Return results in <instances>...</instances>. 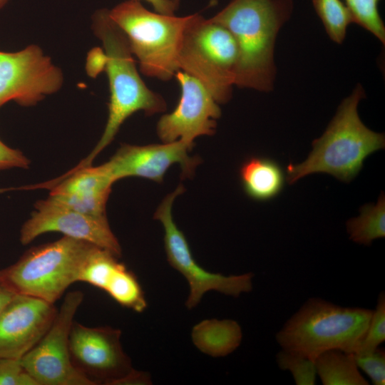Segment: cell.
Here are the masks:
<instances>
[{"mask_svg": "<svg viewBox=\"0 0 385 385\" xmlns=\"http://www.w3.org/2000/svg\"><path fill=\"white\" fill-rule=\"evenodd\" d=\"M385 341V292L381 291L377 298L376 305L366 334L354 352L373 350Z\"/></svg>", "mask_w": 385, "mask_h": 385, "instance_id": "obj_26", "label": "cell"}, {"mask_svg": "<svg viewBox=\"0 0 385 385\" xmlns=\"http://www.w3.org/2000/svg\"><path fill=\"white\" fill-rule=\"evenodd\" d=\"M16 294L0 277V312Z\"/></svg>", "mask_w": 385, "mask_h": 385, "instance_id": "obj_31", "label": "cell"}, {"mask_svg": "<svg viewBox=\"0 0 385 385\" xmlns=\"http://www.w3.org/2000/svg\"><path fill=\"white\" fill-rule=\"evenodd\" d=\"M9 0H0V9L3 8Z\"/></svg>", "mask_w": 385, "mask_h": 385, "instance_id": "obj_32", "label": "cell"}, {"mask_svg": "<svg viewBox=\"0 0 385 385\" xmlns=\"http://www.w3.org/2000/svg\"><path fill=\"white\" fill-rule=\"evenodd\" d=\"M174 77L180 87V97L175 110L158 121L159 138L163 143L178 140L193 143L197 137L213 135L216 120L221 115L219 103L192 76L179 70Z\"/></svg>", "mask_w": 385, "mask_h": 385, "instance_id": "obj_14", "label": "cell"}, {"mask_svg": "<svg viewBox=\"0 0 385 385\" xmlns=\"http://www.w3.org/2000/svg\"><path fill=\"white\" fill-rule=\"evenodd\" d=\"M176 7L178 9L180 0H172Z\"/></svg>", "mask_w": 385, "mask_h": 385, "instance_id": "obj_33", "label": "cell"}, {"mask_svg": "<svg viewBox=\"0 0 385 385\" xmlns=\"http://www.w3.org/2000/svg\"><path fill=\"white\" fill-rule=\"evenodd\" d=\"M105 292L121 306L136 312H143L147 307L144 292L138 279L125 265L117 272Z\"/></svg>", "mask_w": 385, "mask_h": 385, "instance_id": "obj_22", "label": "cell"}, {"mask_svg": "<svg viewBox=\"0 0 385 385\" xmlns=\"http://www.w3.org/2000/svg\"><path fill=\"white\" fill-rule=\"evenodd\" d=\"M114 182L101 165L71 169L49 181L16 188L48 189L49 197L79 212L106 217V204Z\"/></svg>", "mask_w": 385, "mask_h": 385, "instance_id": "obj_16", "label": "cell"}, {"mask_svg": "<svg viewBox=\"0 0 385 385\" xmlns=\"http://www.w3.org/2000/svg\"><path fill=\"white\" fill-rule=\"evenodd\" d=\"M145 1L149 3L157 13L175 15V11L178 9L172 0H136Z\"/></svg>", "mask_w": 385, "mask_h": 385, "instance_id": "obj_30", "label": "cell"}, {"mask_svg": "<svg viewBox=\"0 0 385 385\" xmlns=\"http://www.w3.org/2000/svg\"><path fill=\"white\" fill-rule=\"evenodd\" d=\"M98 247L88 242L63 236L27 250L0 277L16 294L54 304L73 283L89 255Z\"/></svg>", "mask_w": 385, "mask_h": 385, "instance_id": "obj_5", "label": "cell"}, {"mask_svg": "<svg viewBox=\"0 0 385 385\" xmlns=\"http://www.w3.org/2000/svg\"><path fill=\"white\" fill-rule=\"evenodd\" d=\"M317 375L324 385H369L361 374L354 355L341 349H330L314 359Z\"/></svg>", "mask_w": 385, "mask_h": 385, "instance_id": "obj_19", "label": "cell"}, {"mask_svg": "<svg viewBox=\"0 0 385 385\" xmlns=\"http://www.w3.org/2000/svg\"><path fill=\"white\" fill-rule=\"evenodd\" d=\"M57 312L54 304L16 294L0 312V358L21 359L44 336Z\"/></svg>", "mask_w": 385, "mask_h": 385, "instance_id": "obj_15", "label": "cell"}, {"mask_svg": "<svg viewBox=\"0 0 385 385\" xmlns=\"http://www.w3.org/2000/svg\"><path fill=\"white\" fill-rule=\"evenodd\" d=\"M193 145L194 143L183 140L147 145L123 143L100 165L114 183L127 177L161 183L167 170L175 164L180 165L183 178H190L200 162L199 158L188 154Z\"/></svg>", "mask_w": 385, "mask_h": 385, "instance_id": "obj_13", "label": "cell"}, {"mask_svg": "<svg viewBox=\"0 0 385 385\" xmlns=\"http://www.w3.org/2000/svg\"><path fill=\"white\" fill-rule=\"evenodd\" d=\"M92 29L105 49L103 71L110 88L108 116L100 140L88 155L73 168L74 170L91 165L113 140L121 125L135 112L143 111L151 115L167 109L164 98L148 88L140 78L128 38L110 17L109 9H98L93 14Z\"/></svg>", "mask_w": 385, "mask_h": 385, "instance_id": "obj_2", "label": "cell"}, {"mask_svg": "<svg viewBox=\"0 0 385 385\" xmlns=\"http://www.w3.org/2000/svg\"><path fill=\"white\" fill-rule=\"evenodd\" d=\"M30 160L21 151L6 145L0 139V170L11 168H29Z\"/></svg>", "mask_w": 385, "mask_h": 385, "instance_id": "obj_29", "label": "cell"}, {"mask_svg": "<svg viewBox=\"0 0 385 385\" xmlns=\"http://www.w3.org/2000/svg\"><path fill=\"white\" fill-rule=\"evenodd\" d=\"M372 312L312 297L286 321L275 339L281 349L314 361L330 349L352 353L366 334Z\"/></svg>", "mask_w": 385, "mask_h": 385, "instance_id": "obj_4", "label": "cell"}, {"mask_svg": "<svg viewBox=\"0 0 385 385\" xmlns=\"http://www.w3.org/2000/svg\"><path fill=\"white\" fill-rule=\"evenodd\" d=\"M83 297L79 290L67 293L48 330L21 359L38 385H94L75 369L69 354L73 318Z\"/></svg>", "mask_w": 385, "mask_h": 385, "instance_id": "obj_9", "label": "cell"}, {"mask_svg": "<svg viewBox=\"0 0 385 385\" xmlns=\"http://www.w3.org/2000/svg\"><path fill=\"white\" fill-rule=\"evenodd\" d=\"M349 239L353 242L371 245L374 240L385 237V198L382 193L376 204L361 207L359 216L346 222Z\"/></svg>", "mask_w": 385, "mask_h": 385, "instance_id": "obj_20", "label": "cell"}, {"mask_svg": "<svg viewBox=\"0 0 385 385\" xmlns=\"http://www.w3.org/2000/svg\"><path fill=\"white\" fill-rule=\"evenodd\" d=\"M380 0H344L350 10L354 23L372 34L385 44V26L379 11Z\"/></svg>", "mask_w": 385, "mask_h": 385, "instance_id": "obj_24", "label": "cell"}, {"mask_svg": "<svg viewBox=\"0 0 385 385\" xmlns=\"http://www.w3.org/2000/svg\"><path fill=\"white\" fill-rule=\"evenodd\" d=\"M109 15L125 34L143 74L165 81L175 76L180 70L178 52L190 15L152 12L136 0L117 4Z\"/></svg>", "mask_w": 385, "mask_h": 385, "instance_id": "obj_6", "label": "cell"}, {"mask_svg": "<svg viewBox=\"0 0 385 385\" xmlns=\"http://www.w3.org/2000/svg\"><path fill=\"white\" fill-rule=\"evenodd\" d=\"M34 207L20 230L19 240L22 245H28L41 235L56 232L109 250L118 257L121 255L120 245L107 217L79 212L49 196L38 200Z\"/></svg>", "mask_w": 385, "mask_h": 385, "instance_id": "obj_12", "label": "cell"}, {"mask_svg": "<svg viewBox=\"0 0 385 385\" xmlns=\"http://www.w3.org/2000/svg\"><path fill=\"white\" fill-rule=\"evenodd\" d=\"M364 97V88L357 84L341 103L323 135L313 141L307 158L287 167L289 184L314 173H326L349 183L357 175L369 155L384 148V134L369 129L358 115L359 103Z\"/></svg>", "mask_w": 385, "mask_h": 385, "instance_id": "obj_3", "label": "cell"}, {"mask_svg": "<svg viewBox=\"0 0 385 385\" xmlns=\"http://www.w3.org/2000/svg\"><path fill=\"white\" fill-rule=\"evenodd\" d=\"M121 331L106 326L89 327L73 322L69 354L75 369L96 384H128L136 370L120 343Z\"/></svg>", "mask_w": 385, "mask_h": 385, "instance_id": "obj_10", "label": "cell"}, {"mask_svg": "<svg viewBox=\"0 0 385 385\" xmlns=\"http://www.w3.org/2000/svg\"><path fill=\"white\" fill-rule=\"evenodd\" d=\"M293 9L292 0H231L210 18L235 38L238 54L234 85L265 92L273 89L275 41Z\"/></svg>", "mask_w": 385, "mask_h": 385, "instance_id": "obj_1", "label": "cell"}, {"mask_svg": "<svg viewBox=\"0 0 385 385\" xmlns=\"http://www.w3.org/2000/svg\"><path fill=\"white\" fill-rule=\"evenodd\" d=\"M191 338L202 353L212 357H222L240 346L242 332L238 322L233 319H205L192 327Z\"/></svg>", "mask_w": 385, "mask_h": 385, "instance_id": "obj_17", "label": "cell"}, {"mask_svg": "<svg viewBox=\"0 0 385 385\" xmlns=\"http://www.w3.org/2000/svg\"><path fill=\"white\" fill-rule=\"evenodd\" d=\"M117 257L109 250L96 247L86 260L78 281L87 282L105 291L123 265L117 260Z\"/></svg>", "mask_w": 385, "mask_h": 385, "instance_id": "obj_21", "label": "cell"}, {"mask_svg": "<svg viewBox=\"0 0 385 385\" xmlns=\"http://www.w3.org/2000/svg\"><path fill=\"white\" fill-rule=\"evenodd\" d=\"M352 354L358 368L369 377L373 384H385V349L383 347Z\"/></svg>", "mask_w": 385, "mask_h": 385, "instance_id": "obj_27", "label": "cell"}, {"mask_svg": "<svg viewBox=\"0 0 385 385\" xmlns=\"http://www.w3.org/2000/svg\"><path fill=\"white\" fill-rule=\"evenodd\" d=\"M61 70L37 45L16 52L0 51V107L11 101L36 105L62 86Z\"/></svg>", "mask_w": 385, "mask_h": 385, "instance_id": "obj_11", "label": "cell"}, {"mask_svg": "<svg viewBox=\"0 0 385 385\" xmlns=\"http://www.w3.org/2000/svg\"><path fill=\"white\" fill-rule=\"evenodd\" d=\"M0 385H38L21 359L0 358Z\"/></svg>", "mask_w": 385, "mask_h": 385, "instance_id": "obj_28", "label": "cell"}, {"mask_svg": "<svg viewBox=\"0 0 385 385\" xmlns=\"http://www.w3.org/2000/svg\"><path fill=\"white\" fill-rule=\"evenodd\" d=\"M184 191V187L180 185L169 193L159 205L154 218L159 220L163 227L164 247L168 263L185 278L189 284L187 308H195L209 291L233 297L250 292L253 288V273L225 276L207 271L195 260L183 232L178 227L172 215L173 203Z\"/></svg>", "mask_w": 385, "mask_h": 385, "instance_id": "obj_8", "label": "cell"}, {"mask_svg": "<svg viewBox=\"0 0 385 385\" xmlns=\"http://www.w3.org/2000/svg\"><path fill=\"white\" fill-rule=\"evenodd\" d=\"M240 178L245 192L259 201L277 196L284 183V173L279 164L262 157L245 160L240 168Z\"/></svg>", "mask_w": 385, "mask_h": 385, "instance_id": "obj_18", "label": "cell"}, {"mask_svg": "<svg viewBox=\"0 0 385 385\" xmlns=\"http://www.w3.org/2000/svg\"><path fill=\"white\" fill-rule=\"evenodd\" d=\"M313 7L321 19L329 37L342 43L347 27L354 23L352 14L342 0H312Z\"/></svg>", "mask_w": 385, "mask_h": 385, "instance_id": "obj_23", "label": "cell"}, {"mask_svg": "<svg viewBox=\"0 0 385 385\" xmlns=\"http://www.w3.org/2000/svg\"><path fill=\"white\" fill-rule=\"evenodd\" d=\"M278 367L291 373L295 384L314 385L317 371L314 361L300 354L282 349L276 354Z\"/></svg>", "mask_w": 385, "mask_h": 385, "instance_id": "obj_25", "label": "cell"}, {"mask_svg": "<svg viewBox=\"0 0 385 385\" xmlns=\"http://www.w3.org/2000/svg\"><path fill=\"white\" fill-rule=\"evenodd\" d=\"M237 54L227 28L198 14L190 15L178 52L179 69L199 81L219 104L231 98Z\"/></svg>", "mask_w": 385, "mask_h": 385, "instance_id": "obj_7", "label": "cell"}]
</instances>
